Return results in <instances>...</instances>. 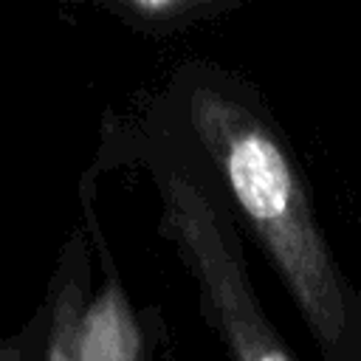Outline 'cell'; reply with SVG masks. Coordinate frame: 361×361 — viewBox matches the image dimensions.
<instances>
[{
    "label": "cell",
    "mask_w": 361,
    "mask_h": 361,
    "mask_svg": "<svg viewBox=\"0 0 361 361\" xmlns=\"http://www.w3.org/2000/svg\"><path fill=\"white\" fill-rule=\"evenodd\" d=\"M155 102L195 144L231 214L262 245L322 353L338 361L353 322L347 285L293 152L254 87L223 65L183 59Z\"/></svg>",
    "instance_id": "1"
},
{
    "label": "cell",
    "mask_w": 361,
    "mask_h": 361,
    "mask_svg": "<svg viewBox=\"0 0 361 361\" xmlns=\"http://www.w3.org/2000/svg\"><path fill=\"white\" fill-rule=\"evenodd\" d=\"M141 166L158 192V234L197 285L203 319L228 361H296L257 302L237 220L186 133L152 99L133 116L107 113L93 166Z\"/></svg>",
    "instance_id": "2"
},
{
    "label": "cell",
    "mask_w": 361,
    "mask_h": 361,
    "mask_svg": "<svg viewBox=\"0 0 361 361\" xmlns=\"http://www.w3.org/2000/svg\"><path fill=\"white\" fill-rule=\"evenodd\" d=\"M96 178L93 164L79 178L82 223L65 234L42 296V361H175L161 307L135 305L121 282L96 212Z\"/></svg>",
    "instance_id": "3"
},
{
    "label": "cell",
    "mask_w": 361,
    "mask_h": 361,
    "mask_svg": "<svg viewBox=\"0 0 361 361\" xmlns=\"http://www.w3.org/2000/svg\"><path fill=\"white\" fill-rule=\"evenodd\" d=\"M237 6V0H93V8L149 39H166L200 23H212Z\"/></svg>",
    "instance_id": "4"
},
{
    "label": "cell",
    "mask_w": 361,
    "mask_h": 361,
    "mask_svg": "<svg viewBox=\"0 0 361 361\" xmlns=\"http://www.w3.org/2000/svg\"><path fill=\"white\" fill-rule=\"evenodd\" d=\"M45 330H48V310L39 302L37 310L23 322V327L0 338V361H42Z\"/></svg>",
    "instance_id": "5"
}]
</instances>
